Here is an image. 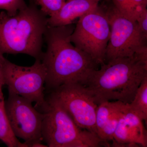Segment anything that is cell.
<instances>
[{
  "instance_id": "e0dca14e",
  "label": "cell",
  "mask_w": 147,
  "mask_h": 147,
  "mask_svg": "<svg viewBox=\"0 0 147 147\" xmlns=\"http://www.w3.org/2000/svg\"><path fill=\"white\" fill-rule=\"evenodd\" d=\"M27 5L25 0H0V9L10 16L15 15Z\"/></svg>"
},
{
  "instance_id": "52a82bcc",
  "label": "cell",
  "mask_w": 147,
  "mask_h": 147,
  "mask_svg": "<svg viewBox=\"0 0 147 147\" xmlns=\"http://www.w3.org/2000/svg\"><path fill=\"white\" fill-rule=\"evenodd\" d=\"M103 9L110 28L105 61L132 57L147 47V37L142 33L137 21L123 16L113 5Z\"/></svg>"
},
{
  "instance_id": "3957f363",
  "label": "cell",
  "mask_w": 147,
  "mask_h": 147,
  "mask_svg": "<svg viewBox=\"0 0 147 147\" xmlns=\"http://www.w3.org/2000/svg\"><path fill=\"white\" fill-rule=\"evenodd\" d=\"M10 16L0 13V53L28 55L41 61L47 15L33 2Z\"/></svg>"
},
{
  "instance_id": "6da1fadb",
  "label": "cell",
  "mask_w": 147,
  "mask_h": 147,
  "mask_svg": "<svg viewBox=\"0 0 147 147\" xmlns=\"http://www.w3.org/2000/svg\"><path fill=\"white\" fill-rule=\"evenodd\" d=\"M73 24L47 27L44 40L46 43L41 61L46 69L45 88L50 92L62 85L84 82L97 63L86 53L73 45L70 36Z\"/></svg>"
},
{
  "instance_id": "9c48e42d",
  "label": "cell",
  "mask_w": 147,
  "mask_h": 147,
  "mask_svg": "<svg viewBox=\"0 0 147 147\" xmlns=\"http://www.w3.org/2000/svg\"><path fill=\"white\" fill-rule=\"evenodd\" d=\"M6 112L13 134L24 140L27 147L41 143L43 114L32 102L14 93L9 92L5 101Z\"/></svg>"
},
{
  "instance_id": "5bb4252c",
  "label": "cell",
  "mask_w": 147,
  "mask_h": 147,
  "mask_svg": "<svg viewBox=\"0 0 147 147\" xmlns=\"http://www.w3.org/2000/svg\"><path fill=\"white\" fill-rule=\"evenodd\" d=\"M113 5L127 18L136 21L143 11L147 9V0H111Z\"/></svg>"
},
{
  "instance_id": "5b68a950",
  "label": "cell",
  "mask_w": 147,
  "mask_h": 147,
  "mask_svg": "<svg viewBox=\"0 0 147 147\" xmlns=\"http://www.w3.org/2000/svg\"><path fill=\"white\" fill-rule=\"evenodd\" d=\"M46 75L40 60H35L31 66H22L12 63L0 53V84L6 86L8 92L35 102L34 108L40 112L46 104L44 85Z\"/></svg>"
},
{
  "instance_id": "277c9868",
  "label": "cell",
  "mask_w": 147,
  "mask_h": 147,
  "mask_svg": "<svg viewBox=\"0 0 147 147\" xmlns=\"http://www.w3.org/2000/svg\"><path fill=\"white\" fill-rule=\"evenodd\" d=\"M43 113L42 141L49 147H97L105 143L91 132L75 123L60 103L49 94Z\"/></svg>"
},
{
  "instance_id": "ac0fdd59",
  "label": "cell",
  "mask_w": 147,
  "mask_h": 147,
  "mask_svg": "<svg viewBox=\"0 0 147 147\" xmlns=\"http://www.w3.org/2000/svg\"><path fill=\"white\" fill-rule=\"evenodd\" d=\"M136 21L142 33L147 37V9L141 13Z\"/></svg>"
},
{
  "instance_id": "7a4b0ae2",
  "label": "cell",
  "mask_w": 147,
  "mask_h": 147,
  "mask_svg": "<svg viewBox=\"0 0 147 147\" xmlns=\"http://www.w3.org/2000/svg\"><path fill=\"white\" fill-rule=\"evenodd\" d=\"M147 77V48L131 57L119 58L101 65L81 83L98 104L105 101L130 103Z\"/></svg>"
},
{
  "instance_id": "8fae6325",
  "label": "cell",
  "mask_w": 147,
  "mask_h": 147,
  "mask_svg": "<svg viewBox=\"0 0 147 147\" xmlns=\"http://www.w3.org/2000/svg\"><path fill=\"white\" fill-rule=\"evenodd\" d=\"M123 102L105 101L98 104L96 115V135L106 144L113 141Z\"/></svg>"
},
{
  "instance_id": "4fadbf2b",
  "label": "cell",
  "mask_w": 147,
  "mask_h": 147,
  "mask_svg": "<svg viewBox=\"0 0 147 147\" xmlns=\"http://www.w3.org/2000/svg\"><path fill=\"white\" fill-rule=\"evenodd\" d=\"M3 87L0 84V140L8 147H28L18 141L11 127L6 112Z\"/></svg>"
},
{
  "instance_id": "7c38bea8",
  "label": "cell",
  "mask_w": 147,
  "mask_h": 147,
  "mask_svg": "<svg viewBox=\"0 0 147 147\" xmlns=\"http://www.w3.org/2000/svg\"><path fill=\"white\" fill-rule=\"evenodd\" d=\"M100 0H67L58 12L47 19L48 26H62L73 24L74 21L98 8Z\"/></svg>"
},
{
  "instance_id": "8992f818",
  "label": "cell",
  "mask_w": 147,
  "mask_h": 147,
  "mask_svg": "<svg viewBox=\"0 0 147 147\" xmlns=\"http://www.w3.org/2000/svg\"><path fill=\"white\" fill-rule=\"evenodd\" d=\"M110 34L108 19L102 7L79 18L70 36L75 47L89 55L97 63H105Z\"/></svg>"
},
{
  "instance_id": "ba28073f",
  "label": "cell",
  "mask_w": 147,
  "mask_h": 147,
  "mask_svg": "<svg viewBox=\"0 0 147 147\" xmlns=\"http://www.w3.org/2000/svg\"><path fill=\"white\" fill-rule=\"evenodd\" d=\"M50 94L59 101L77 126L96 135L98 104L84 86L79 83L63 84L50 91Z\"/></svg>"
},
{
  "instance_id": "30bf717a",
  "label": "cell",
  "mask_w": 147,
  "mask_h": 147,
  "mask_svg": "<svg viewBox=\"0 0 147 147\" xmlns=\"http://www.w3.org/2000/svg\"><path fill=\"white\" fill-rule=\"evenodd\" d=\"M115 146H147V131L142 120L123 103L113 139Z\"/></svg>"
},
{
  "instance_id": "9a60e30c",
  "label": "cell",
  "mask_w": 147,
  "mask_h": 147,
  "mask_svg": "<svg viewBox=\"0 0 147 147\" xmlns=\"http://www.w3.org/2000/svg\"><path fill=\"white\" fill-rule=\"evenodd\" d=\"M130 110L142 120H147V77L143 80L137 89L133 100L127 104Z\"/></svg>"
},
{
  "instance_id": "2e32d148",
  "label": "cell",
  "mask_w": 147,
  "mask_h": 147,
  "mask_svg": "<svg viewBox=\"0 0 147 147\" xmlns=\"http://www.w3.org/2000/svg\"><path fill=\"white\" fill-rule=\"evenodd\" d=\"M40 7L42 12L50 16L58 12L66 2L65 0H30Z\"/></svg>"
}]
</instances>
